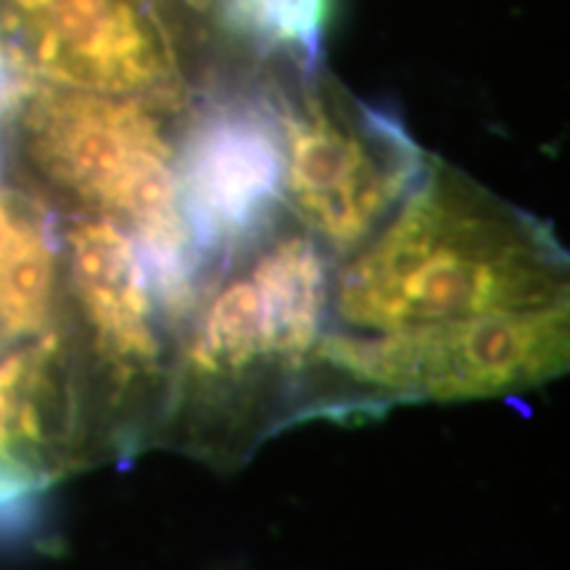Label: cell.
<instances>
[{
	"label": "cell",
	"mask_w": 570,
	"mask_h": 570,
	"mask_svg": "<svg viewBox=\"0 0 570 570\" xmlns=\"http://www.w3.org/2000/svg\"><path fill=\"white\" fill-rule=\"evenodd\" d=\"M333 273V256L291 217L214 265L177 333L154 449L230 473L304 423Z\"/></svg>",
	"instance_id": "obj_1"
},
{
	"label": "cell",
	"mask_w": 570,
	"mask_h": 570,
	"mask_svg": "<svg viewBox=\"0 0 570 570\" xmlns=\"http://www.w3.org/2000/svg\"><path fill=\"white\" fill-rule=\"evenodd\" d=\"M570 265L552 227L431 156L425 175L333 273L331 325L446 323L568 304Z\"/></svg>",
	"instance_id": "obj_2"
},
{
	"label": "cell",
	"mask_w": 570,
	"mask_h": 570,
	"mask_svg": "<svg viewBox=\"0 0 570 570\" xmlns=\"http://www.w3.org/2000/svg\"><path fill=\"white\" fill-rule=\"evenodd\" d=\"M164 114L140 98L35 82L6 125V159L59 214L125 225L164 309L183 325L206 269L177 209L175 138Z\"/></svg>",
	"instance_id": "obj_3"
},
{
	"label": "cell",
	"mask_w": 570,
	"mask_h": 570,
	"mask_svg": "<svg viewBox=\"0 0 570 570\" xmlns=\"http://www.w3.org/2000/svg\"><path fill=\"white\" fill-rule=\"evenodd\" d=\"M61 246L56 327L82 396L92 468L127 462L156 446L177 327L125 225L61 214Z\"/></svg>",
	"instance_id": "obj_4"
},
{
	"label": "cell",
	"mask_w": 570,
	"mask_h": 570,
	"mask_svg": "<svg viewBox=\"0 0 570 570\" xmlns=\"http://www.w3.org/2000/svg\"><path fill=\"white\" fill-rule=\"evenodd\" d=\"M570 362V304L394 331L331 325L315 352L306 420L381 415L547 386Z\"/></svg>",
	"instance_id": "obj_5"
},
{
	"label": "cell",
	"mask_w": 570,
	"mask_h": 570,
	"mask_svg": "<svg viewBox=\"0 0 570 570\" xmlns=\"http://www.w3.org/2000/svg\"><path fill=\"white\" fill-rule=\"evenodd\" d=\"M275 104L285 212L338 265L389 223L431 156L394 111L356 101L320 75L294 96L275 88Z\"/></svg>",
	"instance_id": "obj_6"
},
{
	"label": "cell",
	"mask_w": 570,
	"mask_h": 570,
	"mask_svg": "<svg viewBox=\"0 0 570 570\" xmlns=\"http://www.w3.org/2000/svg\"><path fill=\"white\" fill-rule=\"evenodd\" d=\"M275 88L212 92L175 138L177 209L206 273L285 217Z\"/></svg>",
	"instance_id": "obj_7"
},
{
	"label": "cell",
	"mask_w": 570,
	"mask_h": 570,
	"mask_svg": "<svg viewBox=\"0 0 570 570\" xmlns=\"http://www.w3.org/2000/svg\"><path fill=\"white\" fill-rule=\"evenodd\" d=\"M0 38L35 82L185 104L173 35L156 0H6Z\"/></svg>",
	"instance_id": "obj_8"
},
{
	"label": "cell",
	"mask_w": 570,
	"mask_h": 570,
	"mask_svg": "<svg viewBox=\"0 0 570 570\" xmlns=\"http://www.w3.org/2000/svg\"><path fill=\"white\" fill-rule=\"evenodd\" d=\"M75 367L59 327L0 348V533L30 529L42 499L90 470Z\"/></svg>",
	"instance_id": "obj_9"
},
{
	"label": "cell",
	"mask_w": 570,
	"mask_h": 570,
	"mask_svg": "<svg viewBox=\"0 0 570 570\" xmlns=\"http://www.w3.org/2000/svg\"><path fill=\"white\" fill-rule=\"evenodd\" d=\"M61 214L30 188L0 185V336L51 331L61 302Z\"/></svg>",
	"instance_id": "obj_10"
},
{
	"label": "cell",
	"mask_w": 570,
	"mask_h": 570,
	"mask_svg": "<svg viewBox=\"0 0 570 570\" xmlns=\"http://www.w3.org/2000/svg\"><path fill=\"white\" fill-rule=\"evenodd\" d=\"M219 27L259 56H283L306 77L325 59L333 0H214Z\"/></svg>",
	"instance_id": "obj_11"
},
{
	"label": "cell",
	"mask_w": 570,
	"mask_h": 570,
	"mask_svg": "<svg viewBox=\"0 0 570 570\" xmlns=\"http://www.w3.org/2000/svg\"><path fill=\"white\" fill-rule=\"evenodd\" d=\"M185 3H188V6H194L196 11H206V9H212V6H214V0H185Z\"/></svg>",
	"instance_id": "obj_12"
},
{
	"label": "cell",
	"mask_w": 570,
	"mask_h": 570,
	"mask_svg": "<svg viewBox=\"0 0 570 570\" xmlns=\"http://www.w3.org/2000/svg\"><path fill=\"white\" fill-rule=\"evenodd\" d=\"M6 346V341H3V336H0V348H3Z\"/></svg>",
	"instance_id": "obj_13"
}]
</instances>
